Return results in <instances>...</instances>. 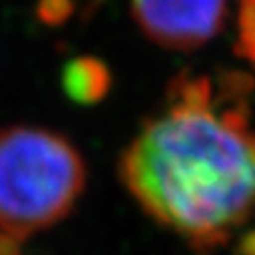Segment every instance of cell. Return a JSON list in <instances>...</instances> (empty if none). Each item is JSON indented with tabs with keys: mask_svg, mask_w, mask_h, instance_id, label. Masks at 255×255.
I'll use <instances>...</instances> for the list:
<instances>
[{
	"mask_svg": "<svg viewBox=\"0 0 255 255\" xmlns=\"http://www.w3.org/2000/svg\"><path fill=\"white\" fill-rule=\"evenodd\" d=\"M223 103L209 77L179 75L167 107L119 159L141 209L197 251L227 243L255 217V129L245 109Z\"/></svg>",
	"mask_w": 255,
	"mask_h": 255,
	"instance_id": "obj_1",
	"label": "cell"
},
{
	"mask_svg": "<svg viewBox=\"0 0 255 255\" xmlns=\"http://www.w3.org/2000/svg\"><path fill=\"white\" fill-rule=\"evenodd\" d=\"M79 149L56 131L0 129V233L22 241L65 219L85 191Z\"/></svg>",
	"mask_w": 255,
	"mask_h": 255,
	"instance_id": "obj_2",
	"label": "cell"
},
{
	"mask_svg": "<svg viewBox=\"0 0 255 255\" xmlns=\"http://www.w3.org/2000/svg\"><path fill=\"white\" fill-rule=\"evenodd\" d=\"M141 32L169 50H195L225 26L227 0H131Z\"/></svg>",
	"mask_w": 255,
	"mask_h": 255,
	"instance_id": "obj_3",
	"label": "cell"
},
{
	"mask_svg": "<svg viewBox=\"0 0 255 255\" xmlns=\"http://www.w3.org/2000/svg\"><path fill=\"white\" fill-rule=\"evenodd\" d=\"M60 83L71 101L89 107L101 103L109 95L113 87V75L101 58L77 56L62 67Z\"/></svg>",
	"mask_w": 255,
	"mask_h": 255,
	"instance_id": "obj_4",
	"label": "cell"
},
{
	"mask_svg": "<svg viewBox=\"0 0 255 255\" xmlns=\"http://www.w3.org/2000/svg\"><path fill=\"white\" fill-rule=\"evenodd\" d=\"M235 52L255 65V2H241Z\"/></svg>",
	"mask_w": 255,
	"mask_h": 255,
	"instance_id": "obj_5",
	"label": "cell"
},
{
	"mask_svg": "<svg viewBox=\"0 0 255 255\" xmlns=\"http://www.w3.org/2000/svg\"><path fill=\"white\" fill-rule=\"evenodd\" d=\"M34 12L42 24L50 28L62 26L75 14V0H36Z\"/></svg>",
	"mask_w": 255,
	"mask_h": 255,
	"instance_id": "obj_6",
	"label": "cell"
},
{
	"mask_svg": "<svg viewBox=\"0 0 255 255\" xmlns=\"http://www.w3.org/2000/svg\"><path fill=\"white\" fill-rule=\"evenodd\" d=\"M0 255H18V241L0 233Z\"/></svg>",
	"mask_w": 255,
	"mask_h": 255,
	"instance_id": "obj_7",
	"label": "cell"
},
{
	"mask_svg": "<svg viewBox=\"0 0 255 255\" xmlns=\"http://www.w3.org/2000/svg\"><path fill=\"white\" fill-rule=\"evenodd\" d=\"M241 2H255V0H241Z\"/></svg>",
	"mask_w": 255,
	"mask_h": 255,
	"instance_id": "obj_8",
	"label": "cell"
}]
</instances>
